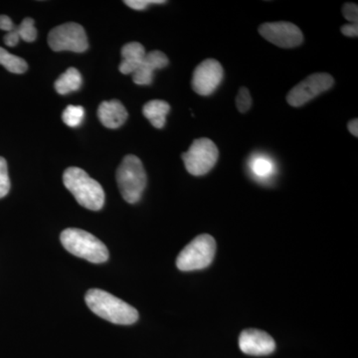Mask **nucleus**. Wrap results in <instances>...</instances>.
Returning a JSON list of instances; mask_svg holds the SVG:
<instances>
[{"label":"nucleus","mask_w":358,"mask_h":358,"mask_svg":"<svg viewBox=\"0 0 358 358\" xmlns=\"http://www.w3.org/2000/svg\"><path fill=\"white\" fill-rule=\"evenodd\" d=\"M85 301L92 312L112 324L129 326L138 320L136 308L103 289H89Z\"/></svg>","instance_id":"nucleus-1"},{"label":"nucleus","mask_w":358,"mask_h":358,"mask_svg":"<svg viewBox=\"0 0 358 358\" xmlns=\"http://www.w3.org/2000/svg\"><path fill=\"white\" fill-rule=\"evenodd\" d=\"M65 187L77 200L78 203L92 211H99L105 204V192L102 185L79 167H69L63 174Z\"/></svg>","instance_id":"nucleus-2"},{"label":"nucleus","mask_w":358,"mask_h":358,"mask_svg":"<svg viewBox=\"0 0 358 358\" xmlns=\"http://www.w3.org/2000/svg\"><path fill=\"white\" fill-rule=\"evenodd\" d=\"M63 247L72 255L94 264L107 262L109 250L98 238L87 231L68 228L60 235Z\"/></svg>","instance_id":"nucleus-3"},{"label":"nucleus","mask_w":358,"mask_h":358,"mask_svg":"<svg viewBox=\"0 0 358 358\" xmlns=\"http://www.w3.org/2000/svg\"><path fill=\"white\" fill-rule=\"evenodd\" d=\"M117 182L122 196L129 203L140 201L147 186V173L138 157H124L117 171Z\"/></svg>","instance_id":"nucleus-4"},{"label":"nucleus","mask_w":358,"mask_h":358,"mask_svg":"<svg viewBox=\"0 0 358 358\" xmlns=\"http://www.w3.org/2000/svg\"><path fill=\"white\" fill-rule=\"evenodd\" d=\"M216 252V242L208 234H201L186 245L176 259V266L183 272L202 270L213 261Z\"/></svg>","instance_id":"nucleus-5"},{"label":"nucleus","mask_w":358,"mask_h":358,"mask_svg":"<svg viewBox=\"0 0 358 358\" xmlns=\"http://www.w3.org/2000/svg\"><path fill=\"white\" fill-rule=\"evenodd\" d=\"M219 150L215 143L207 138L193 141L189 150L182 154L186 171L194 176L208 173L217 162Z\"/></svg>","instance_id":"nucleus-6"},{"label":"nucleus","mask_w":358,"mask_h":358,"mask_svg":"<svg viewBox=\"0 0 358 358\" xmlns=\"http://www.w3.org/2000/svg\"><path fill=\"white\" fill-rule=\"evenodd\" d=\"M48 45L53 51L82 53L89 48L88 38L83 26L69 22L53 28L48 34Z\"/></svg>","instance_id":"nucleus-7"},{"label":"nucleus","mask_w":358,"mask_h":358,"mask_svg":"<svg viewBox=\"0 0 358 358\" xmlns=\"http://www.w3.org/2000/svg\"><path fill=\"white\" fill-rule=\"evenodd\" d=\"M334 79L327 73L310 75L289 92L287 102L294 108L301 107L334 86Z\"/></svg>","instance_id":"nucleus-8"},{"label":"nucleus","mask_w":358,"mask_h":358,"mask_svg":"<svg viewBox=\"0 0 358 358\" xmlns=\"http://www.w3.org/2000/svg\"><path fill=\"white\" fill-rule=\"evenodd\" d=\"M263 38L281 48H294L303 41V34L298 26L287 21L264 23L259 27Z\"/></svg>","instance_id":"nucleus-9"},{"label":"nucleus","mask_w":358,"mask_h":358,"mask_svg":"<svg viewBox=\"0 0 358 358\" xmlns=\"http://www.w3.org/2000/svg\"><path fill=\"white\" fill-rule=\"evenodd\" d=\"M222 65L215 59H206L193 72L192 88L200 96H209L215 92L222 82Z\"/></svg>","instance_id":"nucleus-10"},{"label":"nucleus","mask_w":358,"mask_h":358,"mask_svg":"<svg viewBox=\"0 0 358 358\" xmlns=\"http://www.w3.org/2000/svg\"><path fill=\"white\" fill-rule=\"evenodd\" d=\"M242 352L253 357H263L275 352V343L272 336L259 329H245L239 336Z\"/></svg>","instance_id":"nucleus-11"},{"label":"nucleus","mask_w":358,"mask_h":358,"mask_svg":"<svg viewBox=\"0 0 358 358\" xmlns=\"http://www.w3.org/2000/svg\"><path fill=\"white\" fill-rule=\"evenodd\" d=\"M169 65V58L164 52L155 50L148 52L140 67L133 74V80L136 85H150L154 80L155 70L162 69Z\"/></svg>","instance_id":"nucleus-12"},{"label":"nucleus","mask_w":358,"mask_h":358,"mask_svg":"<svg viewBox=\"0 0 358 358\" xmlns=\"http://www.w3.org/2000/svg\"><path fill=\"white\" fill-rule=\"evenodd\" d=\"M128 112L120 101H106L98 109L100 122L108 129H117L126 122Z\"/></svg>","instance_id":"nucleus-13"},{"label":"nucleus","mask_w":358,"mask_h":358,"mask_svg":"<svg viewBox=\"0 0 358 358\" xmlns=\"http://www.w3.org/2000/svg\"><path fill=\"white\" fill-rule=\"evenodd\" d=\"M147 55L145 47L138 42H131L122 48V60L119 70L122 74L133 75L140 67L141 62Z\"/></svg>","instance_id":"nucleus-14"},{"label":"nucleus","mask_w":358,"mask_h":358,"mask_svg":"<svg viewBox=\"0 0 358 358\" xmlns=\"http://www.w3.org/2000/svg\"><path fill=\"white\" fill-rule=\"evenodd\" d=\"M171 110V106L166 101L152 100L143 106V115L157 129H162L166 124V115Z\"/></svg>","instance_id":"nucleus-15"},{"label":"nucleus","mask_w":358,"mask_h":358,"mask_svg":"<svg viewBox=\"0 0 358 358\" xmlns=\"http://www.w3.org/2000/svg\"><path fill=\"white\" fill-rule=\"evenodd\" d=\"M82 76L76 68H69L56 80L55 89L60 95L78 91L82 86Z\"/></svg>","instance_id":"nucleus-16"},{"label":"nucleus","mask_w":358,"mask_h":358,"mask_svg":"<svg viewBox=\"0 0 358 358\" xmlns=\"http://www.w3.org/2000/svg\"><path fill=\"white\" fill-rule=\"evenodd\" d=\"M0 65L14 74H23L28 69L27 63L22 58L13 55L6 49L0 47Z\"/></svg>","instance_id":"nucleus-17"},{"label":"nucleus","mask_w":358,"mask_h":358,"mask_svg":"<svg viewBox=\"0 0 358 358\" xmlns=\"http://www.w3.org/2000/svg\"><path fill=\"white\" fill-rule=\"evenodd\" d=\"M85 115L84 108L81 106H68L62 114L63 122L71 128H76L83 122Z\"/></svg>","instance_id":"nucleus-18"},{"label":"nucleus","mask_w":358,"mask_h":358,"mask_svg":"<svg viewBox=\"0 0 358 358\" xmlns=\"http://www.w3.org/2000/svg\"><path fill=\"white\" fill-rule=\"evenodd\" d=\"M15 31L20 39L25 42H33L37 38V30L32 18H24L20 25L15 26Z\"/></svg>","instance_id":"nucleus-19"},{"label":"nucleus","mask_w":358,"mask_h":358,"mask_svg":"<svg viewBox=\"0 0 358 358\" xmlns=\"http://www.w3.org/2000/svg\"><path fill=\"white\" fill-rule=\"evenodd\" d=\"M10 190V179L6 159L0 157V199H3Z\"/></svg>","instance_id":"nucleus-20"},{"label":"nucleus","mask_w":358,"mask_h":358,"mask_svg":"<svg viewBox=\"0 0 358 358\" xmlns=\"http://www.w3.org/2000/svg\"><path fill=\"white\" fill-rule=\"evenodd\" d=\"M236 106L238 110L242 113V114L248 112L250 108H251L252 96L246 87L240 88L239 93H238L236 96Z\"/></svg>","instance_id":"nucleus-21"},{"label":"nucleus","mask_w":358,"mask_h":358,"mask_svg":"<svg viewBox=\"0 0 358 358\" xmlns=\"http://www.w3.org/2000/svg\"><path fill=\"white\" fill-rule=\"evenodd\" d=\"M253 169L254 173L256 174L257 176H260V178H266L268 174L272 173V164L268 162L267 159H257L255 162H253Z\"/></svg>","instance_id":"nucleus-22"},{"label":"nucleus","mask_w":358,"mask_h":358,"mask_svg":"<svg viewBox=\"0 0 358 358\" xmlns=\"http://www.w3.org/2000/svg\"><path fill=\"white\" fill-rule=\"evenodd\" d=\"M166 2L164 0H126L124 3L134 10H143L152 4H164Z\"/></svg>","instance_id":"nucleus-23"},{"label":"nucleus","mask_w":358,"mask_h":358,"mask_svg":"<svg viewBox=\"0 0 358 358\" xmlns=\"http://www.w3.org/2000/svg\"><path fill=\"white\" fill-rule=\"evenodd\" d=\"M343 14L346 20L353 24H358V6L355 3H345L343 7Z\"/></svg>","instance_id":"nucleus-24"},{"label":"nucleus","mask_w":358,"mask_h":358,"mask_svg":"<svg viewBox=\"0 0 358 358\" xmlns=\"http://www.w3.org/2000/svg\"><path fill=\"white\" fill-rule=\"evenodd\" d=\"M4 43L9 47H14L18 44L20 42V36H18L17 33L15 31V28L13 30V31L7 32L6 36H4Z\"/></svg>","instance_id":"nucleus-25"},{"label":"nucleus","mask_w":358,"mask_h":358,"mask_svg":"<svg viewBox=\"0 0 358 358\" xmlns=\"http://www.w3.org/2000/svg\"><path fill=\"white\" fill-rule=\"evenodd\" d=\"M341 32L343 35L348 37H357L358 35V24H346L341 26Z\"/></svg>","instance_id":"nucleus-26"},{"label":"nucleus","mask_w":358,"mask_h":358,"mask_svg":"<svg viewBox=\"0 0 358 358\" xmlns=\"http://www.w3.org/2000/svg\"><path fill=\"white\" fill-rule=\"evenodd\" d=\"M14 28H15V25L8 16L0 15V29L10 32L13 31Z\"/></svg>","instance_id":"nucleus-27"},{"label":"nucleus","mask_w":358,"mask_h":358,"mask_svg":"<svg viewBox=\"0 0 358 358\" xmlns=\"http://www.w3.org/2000/svg\"><path fill=\"white\" fill-rule=\"evenodd\" d=\"M348 131L355 136H358V120H352L348 124Z\"/></svg>","instance_id":"nucleus-28"}]
</instances>
